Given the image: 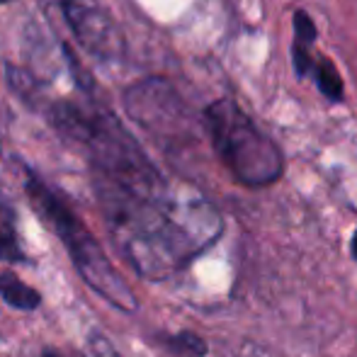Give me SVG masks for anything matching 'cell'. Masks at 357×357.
<instances>
[{
  "mask_svg": "<svg viewBox=\"0 0 357 357\" xmlns=\"http://www.w3.org/2000/svg\"><path fill=\"white\" fill-rule=\"evenodd\" d=\"M93 188L117 248L146 280L175 275L207 250L224 226L219 212L192 190L149 199L95 175Z\"/></svg>",
  "mask_w": 357,
  "mask_h": 357,
  "instance_id": "1",
  "label": "cell"
},
{
  "mask_svg": "<svg viewBox=\"0 0 357 357\" xmlns=\"http://www.w3.org/2000/svg\"><path fill=\"white\" fill-rule=\"evenodd\" d=\"M52 124L88 153L95 178H102L139 197L158 199L170 192L163 175L142 146L102 105L61 100L49 107Z\"/></svg>",
  "mask_w": 357,
  "mask_h": 357,
  "instance_id": "2",
  "label": "cell"
},
{
  "mask_svg": "<svg viewBox=\"0 0 357 357\" xmlns=\"http://www.w3.org/2000/svg\"><path fill=\"white\" fill-rule=\"evenodd\" d=\"M24 190L27 197L32 202V207L37 209V214L44 219V224L61 238V243L66 245L68 255H71L75 270L83 278V282L95 289L105 301H109L112 306H117L124 314H134L139 309L137 296L129 289V284L122 280V275L112 268V263L105 255L102 245L93 238L83 221L75 216L68 204L54 192L49 185H44L34 173H27L24 180Z\"/></svg>",
  "mask_w": 357,
  "mask_h": 357,
  "instance_id": "3",
  "label": "cell"
},
{
  "mask_svg": "<svg viewBox=\"0 0 357 357\" xmlns=\"http://www.w3.org/2000/svg\"><path fill=\"white\" fill-rule=\"evenodd\" d=\"M207 134L221 163L236 183L245 188H268L284 173L280 146L248 117L231 98L214 100L202 114Z\"/></svg>",
  "mask_w": 357,
  "mask_h": 357,
  "instance_id": "4",
  "label": "cell"
},
{
  "mask_svg": "<svg viewBox=\"0 0 357 357\" xmlns=\"http://www.w3.org/2000/svg\"><path fill=\"white\" fill-rule=\"evenodd\" d=\"M61 13L75 42L100 61H114L124 54V39L117 24L100 5L90 0H61Z\"/></svg>",
  "mask_w": 357,
  "mask_h": 357,
  "instance_id": "5",
  "label": "cell"
},
{
  "mask_svg": "<svg viewBox=\"0 0 357 357\" xmlns=\"http://www.w3.org/2000/svg\"><path fill=\"white\" fill-rule=\"evenodd\" d=\"M129 117L146 129H163L183 109V100L163 78H144L124 93Z\"/></svg>",
  "mask_w": 357,
  "mask_h": 357,
  "instance_id": "6",
  "label": "cell"
},
{
  "mask_svg": "<svg viewBox=\"0 0 357 357\" xmlns=\"http://www.w3.org/2000/svg\"><path fill=\"white\" fill-rule=\"evenodd\" d=\"M0 260L5 263H27V255L17 236V214L13 204L0 195Z\"/></svg>",
  "mask_w": 357,
  "mask_h": 357,
  "instance_id": "7",
  "label": "cell"
},
{
  "mask_svg": "<svg viewBox=\"0 0 357 357\" xmlns=\"http://www.w3.org/2000/svg\"><path fill=\"white\" fill-rule=\"evenodd\" d=\"M0 299L17 311H34L42 301L37 289L24 284L13 273H0Z\"/></svg>",
  "mask_w": 357,
  "mask_h": 357,
  "instance_id": "8",
  "label": "cell"
},
{
  "mask_svg": "<svg viewBox=\"0 0 357 357\" xmlns=\"http://www.w3.org/2000/svg\"><path fill=\"white\" fill-rule=\"evenodd\" d=\"M314 78L319 90L331 100V102H340L343 100V80H340L338 68L333 66L331 61H321L314 66Z\"/></svg>",
  "mask_w": 357,
  "mask_h": 357,
  "instance_id": "9",
  "label": "cell"
},
{
  "mask_svg": "<svg viewBox=\"0 0 357 357\" xmlns=\"http://www.w3.org/2000/svg\"><path fill=\"white\" fill-rule=\"evenodd\" d=\"M165 345H168V350H173L175 355H185V357H202L207 353V343H204L199 335L188 333V331L165 338Z\"/></svg>",
  "mask_w": 357,
  "mask_h": 357,
  "instance_id": "10",
  "label": "cell"
},
{
  "mask_svg": "<svg viewBox=\"0 0 357 357\" xmlns=\"http://www.w3.org/2000/svg\"><path fill=\"white\" fill-rule=\"evenodd\" d=\"M294 44H301V47H314L316 44V24L304 10L294 13Z\"/></svg>",
  "mask_w": 357,
  "mask_h": 357,
  "instance_id": "11",
  "label": "cell"
},
{
  "mask_svg": "<svg viewBox=\"0 0 357 357\" xmlns=\"http://www.w3.org/2000/svg\"><path fill=\"white\" fill-rule=\"evenodd\" d=\"M85 357H119V355L102 333H90L88 343H85Z\"/></svg>",
  "mask_w": 357,
  "mask_h": 357,
  "instance_id": "12",
  "label": "cell"
},
{
  "mask_svg": "<svg viewBox=\"0 0 357 357\" xmlns=\"http://www.w3.org/2000/svg\"><path fill=\"white\" fill-rule=\"evenodd\" d=\"M42 357H63L61 353H59V350H52V348H47L44 350V355Z\"/></svg>",
  "mask_w": 357,
  "mask_h": 357,
  "instance_id": "13",
  "label": "cell"
},
{
  "mask_svg": "<svg viewBox=\"0 0 357 357\" xmlns=\"http://www.w3.org/2000/svg\"><path fill=\"white\" fill-rule=\"evenodd\" d=\"M353 255H355V260H357V231H355V236H353Z\"/></svg>",
  "mask_w": 357,
  "mask_h": 357,
  "instance_id": "14",
  "label": "cell"
},
{
  "mask_svg": "<svg viewBox=\"0 0 357 357\" xmlns=\"http://www.w3.org/2000/svg\"><path fill=\"white\" fill-rule=\"evenodd\" d=\"M0 3H10V0H0Z\"/></svg>",
  "mask_w": 357,
  "mask_h": 357,
  "instance_id": "15",
  "label": "cell"
}]
</instances>
